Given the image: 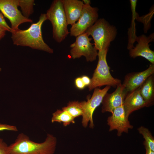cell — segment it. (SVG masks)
Listing matches in <instances>:
<instances>
[{
	"instance_id": "cell-5",
	"label": "cell",
	"mask_w": 154,
	"mask_h": 154,
	"mask_svg": "<svg viewBox=\"0 0 154 154\" xmlns=\"http://www.w3.org/2000/svg\"><path fill=\"white\" fill-rule=\"evenodd\" d=\"M115 27L110 25L105 19H100L85 32L91 35L94 41V47L98 51L108 49L110 42L116 35Z\"/></svg>"
},
{
	"instance_id": "cell-16",
	"label": "cell",
	"mask_w": 154,
	"mask_h": 154,
	"mask_svg": "<svg viewBox=\"0 0 154 154\" xmlns=\"http://www.w3.org/2000/svg\"><path fill=\"white\" fill-rule=\"evenodd\" d=\"M140 93L149 106L153 104L154 98L153 74L149 76L140 87Z\"/></svg>"
},
{
	"instance_id": "cell-14",
	"label": "cell",
	"mask_w": 154,
	"mask_h": 154,
	"mask_svg": "<svg viewBox=\"0 0 154 154\" xmlns=\"http://www.w3.org/2000/svg\"><path fill=\"white\" fill-rule=\"evenodd\" d=\"M123 105L126 115L128 117L133 112L144 107L149 106L141 96L140 92V87L127 94Z\"/></svg>"
},
{
	"instance_id": "cell-10",
	"label": "cell",
	"mask_w": 154,
	"mask_h": 154,
	"mask_svg": "<svg viewBox=\"0 0 154 154\" xmlns=\"http://www.w3.org/2000/svg\"><path fill=\"white\" fill-rule=\"evenodd\" d=\"M111 113L112 115L107 120L109 131L117 130V135L119 137L123 133H127L129 129L133 128V126L130 124L126 115L123 105L116 108Z\"/></svg>"
},
{
	"instance_id": "cell-3",
	"label": "cell",
	"mask_w": 154,
	"mask_h": 154,
	"mask_svg": "<svg viewBox=\"0 0 154 154\" xmlns=\"http://www.w3.org/2000/svg\"><path fill=\"white\" fill-rule=\"evenodd\" d=\"M46 14L52 25L53 38L58 43L62 42L70 33L61 0L53 1Z\"/></svg>"
},
{
	"instance_id": "cell-7",
	"label": "cell",
	"mask_w": 154,
	"mask_h": 154,
	"mask_svg": "<svg viewBox=\"0 0 154 154\" xmlns=\"http://www.w3.org/2000/svg\"><path fill=\"white\" fill-rule=\"evenodd\" d=\"M98 9L92 7L90 4H84L81 15L77 22L71 25L70 34L76 37L85 32L97 21L98 17Z\"/></svg>"
},
{
	"instance_id": "cell-27",
	"label": "cell",
	"mask_w": 154,
	"mask_h": 154,
	"mask_svg": "<svg viewBox=\"0 0 154 154\" xmlns=\"http://www.w3.org/2000/svg\"><path fill=\"white\" fill-rule=\"evenodd\" d=\"M145 147L146 151L145 154H154V151H153L147 147Z\"/></svg>"
},
{
	"instance_id": "cell-29",
	"label": "cell",
	"mask_w": 154,
	"mask_h": 154,
	"mask_svg": "<svg viewBox=\"0 0 154 154\" xmlns=\"http://www.w3.org/2000/svg\"><path fill=\"white\" fill-rule=\"evenodd\" d=\"M1 70V68H0V71Z\"/></svg>"
},
{
	"instance_id": "cell-23",
	"label": "cell",
	"mask_w": 154,
	"mask_h": 154,
	"mask_svg": "<svg viewBox=\"0 0 154 154\" xmlns=\"http://www.w3.org/2000/svg\"><path fill=\"white\" fill-rule=\"evenodd\" d=\"M8 147L3 140L0 138V154H8Z\"/></svg>"
},
{
	"instance_id": "cell-28",
	"label": "cell",
	"mask_w": 154,
	"mask_h": 154,
	"mask_svg": "<svg viewBox=\"0 0 154 154\" xmlns=\"http://www.w3.org/2000/svg\"><path fill=\"white\" fill-rule=\"evenodd\" d=\"M84 4H90V1L89 0H83L82 1Z\"/></svg>"
},
{
	"instance_id": "cell-8",
	"label": "cell",
	"mask_w": 154,
	"mask_h": 154,
	"mask_svg": "<svg viewBox=\"0 0 154 154\" xmlns=\"http://www.w3.org/2000/svg\"><path fill=\"white\" fill-rule=\"evenodd\" d=\"M110 88V86H106L102 89L99 88H95L91 98L88 99L87 101H84V113L82 116V123L84 127L87 126L89 122H90V127H94L93 119L94 112L96 108L102 103L104 96Z\"/></svg>"
},
{
	"instance_id": "cell-4",
	"label": "cell",
	"mask_w": 154,
	"mask_h": 154,
	"mask_svg": "<svg viewBox=\"0 0 154 154\" xmlns=\"http://www.w3.org/2000/svg\"><path fill=\"white\" fill-rule=\"evenodd\" d=\"M108 50L105 49L98 52V61L88 86L89 91L104 86L116 87L121 83L120 80L114 78L110 74L106 60Z\"/></svg>"
},
{
	"instance_id": "cell-15",
	"label": "cell",
	"mask_w": 154,
	"mask_h": 154,
	"mask_svg": "<svg viewBox=\"0 0 154 154\" xmlns=\"http://www.w3.org/2000/svg\"><path fill=\"white\" fill-rule=\"evenodd\" d=\"M68 25H71L80 18L84 3L79 0H61Z\"/></svg>"
},
{
	"instance_id": "cell-21",
	"label": "cell",
	"mask_w": 154,
	"mask_h": 154,
	"mask_svg": "<svg viewBox=\"0 0 154 154\" xmlns=\"http://www.w3.org/2000/svg\"><path fill=\"white\" fill-rule=\"evenodd\" d=\"M0 27L6 31L12 33L14 30L6 23L2 14L0 12Z\"/></svg>"
},
{
	"instance_id": "cell-12",
	"label": "cell",
	"mask_w": 154,
	"mask_h": 154,
	"mask_svg": "<svg viewBox=\"0 0 154 154\" xmlns=\"http://www.w3.org/2000/svg\"><path fill=\"white\" fill-rule=\"evenodd\" d=\"M154 73V64H151L144 71L131 72L126 75L122 85L128 94L139 88Z\"/></svg>"
},
{
	"instance_id": "cell-13",
	"label": "cell",
	"mask_w": 154,
	"mask_h": 154,
	"mask_svg": "<svg viewBox=\"0 0 154 154\" xmlns=\"http://www.w3.org/2000/svg\"><path fill=\"white\" fill-rule=\"evenodd\" d=\"M153 34L149 37L142 35L135 38L138 42L135 47L130 49V56L135 58L138 56H141L147 59L151 64H154V52L149 48V43L153 41Z\"/></svg>"
},
{
	"instance_id": "cell-25",
	"label": "cell",
	"mask_w": 154,
	"mask_h": 154,
	"mask_svg": "<svg viewBox=\"0 0 154 154\" xmlns=\"http://www.w3.org/2000/svg\"><path fill=\"white\" fill-rule=\"evenodd\" d=\"M81 79L86 86H88L91 83V79L88 76L84 75L81 76Z\"/></svg>"
},
{
	"instance_id": "cell-17",
	"label": "cell",
	"mask_w": 154,
	"mask_h": 154,
	"mask_svg": "<svg viewBox=\"0 0 154 154\" xmlns=\"http://www.w3.org/2000/svg\"><path fill=\"white\" fill-rule=\"evenodd\" d=\"M52 123L54 122L62 123L64 126H66L71 123H74V119L66 111L58 110L52 114L51 119Z\"/></svg>"
},
{
	"instance_id": "cell-6",
	"label": "cell",
	"mask_w": 154,
	"mask_h": 154,
	"mask_svg": "<svg viewBox=\"0 0 154 154\" xmlns=\"http://www.w3.org/2000/svg\"><path fill=\"white\" fill-rule=\"evenodd\" d=\"M76 37L75 41L70 45L72 58L75 59L83 56L88 62L95 60L98 55V52L90 42L92 38L86 33Z\"/></svg>"
},
{
	"instance_id": "cell-19",
	"label": "cell",
	"mask_w": 154,
	"mask_h": 154,
	"mask_svg": "<svg viewBox=\"0 0 154 154\" xmlns=\"http://www.w3.org/2000/svg\"><path fill=\"white\" fill-rule=\"evenodd\" d=\"M137 130L145 139L143 142L145 147H147L154 151V139L150 131L147 128L143 126L139 127Z\"/></svg>"
},
{
	"instance_id": "cell-22",
	"label": "cell",
	"mask_w": 154,
	"mask_h": 154,
	"mask_svg": "<svg viewBox=\"0 0 154 154\" xmlns=\"http://www.w3.org/2000/svg\"><path fill=\"white\" fill-rule=\"evenodd\" d=\"M7 130L13 131H18L17 127L13 125L0 123V131Z\"/></svg>"
},
{
	"instance_id": "cell-26",
	"label": "cell",
	"mask_w": 154,
	"mask_h": 154,
	"mask_svg": "<svg viewBox=\"0 0 154 154\" xmlns=\"http://www.w3.org/2000/svg\"><path fill=\"white\" fill-rule=\"evenodd\" d=\"M6 31H5L0 27V40L5 36Z\"/></svg>"
},
{
	"instance_id": "cell-24",
	"label": "cell",
	"mask_w": 154,
	"mask_h": 154,
	"mask_svg": "<svg viewBox=\"0 0 154 154\" xmlns=\"http://www.w3.org/2000/svg\"><path fill=\"white\" fill-rule=\"evenodd\" d=\"M75 84L76 87L79 89H83L86 87L81 77H78L76 78L75 80Z\"/></svg>"
},
{
	"instance_id": "cell-18",
	"label": "cell",
	"mask_w": 154,
	"mask_h": 154,
	"mask_svg": "<svg viewBox=\"0 0 154 154\" xmlns=\"http://www.w3.org/2000/svg\"><path fill=\"white\" fill-rule=\"evenodd\" d=\"M84 101L69 102L67 106L62 108V109L66 111L74 118L80 116H82L84 113Z\"/></svg>"
},
{
	"instance_id": "cell-9",
	"label": "cell",
	"mask_w": 154,
	"mask_h": 154,
	"mask_svg": "<svg viewBox=\"0 0 154 154\" xmlns=\"http://www.w3.org/2000/svg\"><path fill=\"white\" fill-rule=\"evenodd\" d=\"M18 0H0V10L8 19L14 31L19 29V26L25 23H31L32 20L27 18L18 10Z\"/></svg>"
},
{
	"instance_id": "cell-11",
	"label": "cell",
	"mask_w": 154,
	"mask_h": 154,
	"mask_svg": "<svg viewBox=\"0 0 154 154\" xmlns=\"http://www.w3.org/2000/svg\"><path fill=\"white\" fill-rule=\"evenodd\" d=\"M127 94L121 83L116 87L113 92L107 93L104 96L102 104V112L112 113L116 108L123 105L125 98Z\"/></svg>"
},
{
	"instance_id": "cell-2",
	"label": "cell",
	"mask_w": 154,
	"mask_h": 154,
	"mask_svg": "<svg viewBox=\"0 0 154 154\" xmlns=\"http://www.w3.org/2000/svg\"><path fill=\"white\" fill-rule=\"evenodd\" d=\"M56 143V138L51 134H47L43 142L37 143L21 133L15 142L8 146V154H54Z\"/></svg>"
},
{
	"instance_id": "cell-1",
	"label": "cell",
	"mask_w": 154,
	"mask_h": 154,
	"mask_svg": "<svg viewBox=\"0 0 154 154\" xmlns=\"http://www.w3.org/2000/svg\"><path fill=\"white\" fill-rule=\"evenodd\" d=\"M47 18L46 13L41 14L38 21L32 24L25 30L19 29L12 33L13 44L17 46H27L33 49L52 53L53 50L44 41L42 37L41 27Z\"/></svg>"
},
{
	"instance_id": "cell-20",
	"label": "cell",
	"mask_w": 154,
	"mask_h": 154,
	"mask_svg": "<svg viewBox=\"0 0 154 154\" xmlns=\"http://www.w3.org/2000/svg\"><path fill=\"white\" fill-rule=\"evenodd\" d=\"M34 1L33 0H18V6L21 7L23 15L29 18L33 12Z\"/></svg>"
}]
</instances>
